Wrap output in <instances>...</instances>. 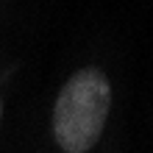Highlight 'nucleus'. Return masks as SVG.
<instances>
[{
	"mask_svg": "<svg viewBox=\"0 0 153 153\" xmlns=\"http://www.w3.org/2000/svg\"><path fill=\"white\" fill-rule=\"evenodd\" d=\"M0 114H3V100H0Z\"/></svg>",
	"mask_w": 153,
	"mask_h": 153,
	"instance_id": "obj_2",
	"label": "nucleus"
},
{
	"mask_svg": "<svg viewBox=\"0 0 153 153\" xmlns=\"http://www.w3.org/2000/svg\"><path fill=\"white\" fill-rule=\"evenodd\" d=\"M111 109V84L100 70L86 67L61 86L53 109V134L61 150L86 153L100 139Z\"/></svg>",
	"mask_w": 153,
	"mask_h": 153,
	"instance_id": "obj_1",
	"label": "nucleus"
}]
</instances>
